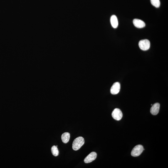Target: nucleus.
I'll return each instance as SVG.
<instances>
[{
	"mask_svg": "<svg viewBox=\"0 0 168 168\" xmlns=\"http://www.w3.org/2000/svg\"><path fill=\"white\" fill-rule=\"evenodd\" d=\"M84 144L85 140L82 137H78L74 141L72 148L74 150H78L82 147Z\"/></svg>",
	"mask_w": 168,
	"mask_h": 168,
	"instance_id": "nucleus-1",
	"label": "nucleus"
},
{
	"mask_svg": "<svg viewBox=\"0 0 168 168\" xmlns=\"http://www.w3.org/2000/svg\"><path fill=\"white\" fill-rule=\"evenodd\" d=\"M144 150L143 146L139 144L134 147L131 152V155L133 157H137L142 154Z\"/></svg>",
	"mask_w": 168,
	"mask_h": 168,
	"instance_id": "nucleus-2",
	"label": "nucleus"
},
{
	"mask_svg": "<svg viewBox=\"0 0 168 168\" xmlns=\"http://www.w3.org/2000/svg\"><path fill=\"white\" fill-rule=\"evenodd\" d=\"M139 45L141 50L146 51L150 48V42L147 39L142 40L139 41Z\"/></svg>",
	"mask_w": 168,
	"mask_h": 168,
	"instance_id": "nucleus-3",
	"label": "nucleus"
},
{
	"mask_svg": "<svg viewBox=\"0 0 168 168\" xmlns=\"http://www.w3.org/2000/svg\"><path fill=\"white\" fill-rule=\"evenodd\" d=\"M112 116L115 120H119L122 118L123 114L121 111L120 109L116 108L112 112Z\"/></svg>",
	"mask_w": 168,
	"mask_h": 168,
	"instance_id": "nucleus-4",
	"label": "nucleus"
},
{
	"mask_svg": "<svg viewBox=\"0 0 168 168\" xmlns=\"http://www.w3.org/2000/svg\"><path fill=\"white\" fill-rule=\"evenodd\" d=\"M120 85L118 82H116L113 84L111 88V93L113 95L117 94L120 91Z\"/></svg>",
	"mask_w": 168,
	"mask_h": 168,
	"instance_id": "nucleus-5",
	"label": "nucleus"
},
{
	"mask_svg": "<svg viewBox=\"0 0 168 168\" xmlns=\"http://www.w3.org/2000/svg\"><path fill=\"white\" fill-rule=\"evenodd\" d=\"M97 157L96 153L95 152H92L85 158L84 160V162L87 164L91 162L96 159Z\"/></svg>",
	"mask_w": 168,
	"mask_h": 168,
	"instance_id": "nucleus-6",
	"label": "nucleus"
},
{
	"mask_svg": "<svg viewBox=\"0 0 168 168\" xmlns=\"http://www.w3.org/2000/svg\"><path fill=\"white\" fill-rule=\"evenodd\" d=\"M133 23L134 26L138 28H143L145 26V23L144 21L138 19H134Z\"/></svg>",
	"mask_w": 168,
	"mask_h": 168,
	"instance_id": "nucleus-7",
	"label": "nucleus"
},
{
	"mask_svg": "<svg viewBox=\"0 0 168 168\" xmlns=\"http://www.w3.org/2000/svg\"><path fill=\"white\" fill-rule=\"evenodd\" d=\"M160 105L158 103H155L152 106L150 109V112L152 115H156L159 113Z\"/></svg>",
	"mask_w": 168,
	"mask_h": 168,
	"instance_id": "nucleus-8",
	"label": "nucleus"
},
{
	"mask_svg": "<svg viewBox=\"0 0 168 168\" xmlns=\"http://www.w3.org/2000/svg\"><path fill=\"white\" fill-rule=\"evenodd\" d=\"M111 23L112 26L114 28H117L118 25V21L116 16L113 15L111 17Z\"/></svg>",
	"mask_w": 168,
	"mask_h": 168,
	"instance_id": "nucleus-9",
	"label": "nucleus"
},
{
	"mask_svg": "<svg viewBox=\"0 0 168 168\" xmlns=\"http://www.w3.org/2000/svg\"><path fill=\"white\" fill-rule=\"evenodd\" d=\"M70 134L69 133L65 132L61 136V139L64 143L66 144L69 141Z\"/></svg>",
	"mask_w": 168,
	"mask_h": 168,
	"instance_id": "nucleus-10",
	"label": "nucleus"
},
{
	"mask_svg": "<svg viewBox=\"0 0 168 168\" xmlns=\"http://www.w3.org/2000/svg\"><path fill=\"white\" fill-rule=\"evenodd\" d=\"M51 151L53 155L56 157L58 156L59 154V152L56 146H53L52 147Z\"/></svg>",
	"mask_w": 168,
	"mask_h": 168,
	"instance_id": "nucleus-11",
	"label": "nucleus"
},
{
	"mask_svg": "<svg viewBox=\"0 0 168 168\" xmlns=\"http://www.w3.org/2000/svg\"><path fill=\"white\" fill-rule=\"evenodd\" d=\"M151 4L155 7L158 8L160 6V0H150Z\"/></svg>",
	"mask_w": 168,
	"mask_h": 168,
	"instance_id": "nucleus-12",
	"label": "nucleus"
}]
</instances>
